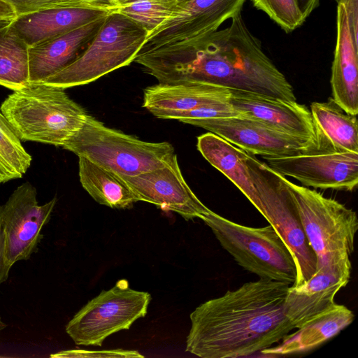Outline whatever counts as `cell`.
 <instances>
[{"mask_svg": "<svg viewBox=\"0 0 358 358\" xmlns=\"http://www.w3.org/2000/svg\"><path fill=\"white\" fill-rule=\"evenodd\" d=\"M196 146L206 160L229 179L264 217L247 165L248 153L209 131L198 136Z\"/></svg>", "mask_w": 358, "mask_h": 358, "instance_id": "7402d4cb", "label": "cell"}, {"mask_svg": "<svg viewBox=\"0 0 358 358\" xmlns=\"http://www.w3.org/2000/svg\"><path fill=\"white\" fill-rule=\"evenodd\" d=\"M343 5L346 10L353 42L358 48V0H335Z\"/></svg>", "mask_w": 358, "mask_h": 358, "instance_id": "4dcf8cb0", "label": "cell"}, {"mask_svg": "<svg viewBox=\"0 0 358 358\" xmlns=\"http://www.w3.org/2000/svg\"><path fill=\"white\" fill-rule=\"evenodd\" d=\"M201 219L220 245L245 270L261 279L292 285L296 277L293 256L270 224L250 227L232 222L209 210Z\"/></svg>", "mask_w": 358, "mask_h": 358, "instance_id": "8992f818", "label": "cell"}, {"mask_svg": "<svg viewBox=\"0 0 358 358\" xmlns=\"http://www.w3.org/2000/svg\"><path fill=\"white\" fill-rule=\"evenodd\" d=\"M353 312L343 304L335 303L313 317L296 331L288 334L277 345L260 352L270 357L287 356L309 352L332 338L354 320Z\"/></svg>", "mask_w": 358, "mask_h": 358, "instance_id": "44dd1931", "label": "cell"}, {"mask_svg": "<svg viewBox=\"0 0 358 358\" xmlns=\"http://www.w3.org/2000/svg\"><path fill=\"white\" fill-rule=\"evenodd\" d=\"M276 173L292 177L306 187L352 192L358 184V153L314 149L299 154L263 156Z\"/></svg>", "mask_w": 358, "mask_h": 358, "instance_id": "30bf717a", "label": "cell"}, {"mask_svg": "<svg viewBox=\"0 0 358 358\" xmlns=\"http://www.w3.org/2000/svg\"><path fill=\"white\" fill-rule=\"evenodd\" d=\"M317 259V269L350 262L358 229L356 212L283 176Z\"/></svg>", "mask_w": 358, "mask_h": 358, "instance_id": "5b68a950", "label": "cell"}, {"mask_svg": "<svg viewBox=\"0 0 358 358\" xmlns=\"http://www.w3.org/2000/svg\"><path fill=\"white\" fill-rule=\"evenodd\" d=\"M115 4L118 6V4L125 1L126 0H112ZM180 2L186 1L187 0H178Z\"/></svg>", "mask_w": 358, "mask_h": 358, "instance_id": "8d00e7d4", "label": "cell"}, {"mask_svg": "<svg viewBox=\"0 0 358 358\" xmlns=\"http://www.w3.org/2000/svg\"><path fill=\"white\" fill-rule=\"evenodd\" d=\"M228 88L203 83H161L147 87L143 106L160 119L176 120L197 108L229 102Z\"/></svg>", "mask_w": 358, "mask_h": 358, "instance_id": "e0dca14e", "label": "cell"}, {"mask_svg": "<svg viewBox=\"0 0 358 358\" xmlns=\"http://www.w3.org/2000/svg\"><path fill=\"white\" fill-rule=\"evenodd\" d=\"M62 148L120 176H135L162 168L177 155L169 142H148L106 127L87 115L83 127Z\"/></svg>", "mask_w": 358, "mask_h": 358, "instance_id": "277c9868", "label": "cell"}, {"mask_svg": "<svg viewBox=\"0 0 358 358\" xmlns=\"http://www.w3.org/2000/svg\"><path fill=\"white\" fill-rule=\"evenodd\" d=\"M10 268L6 261L4 236L0 227V285L8 279Z\"/></svg>", "mask_w": 358, "mask_h": 358, "instance_id": "1f68e13d", "label": "cell"}, {"mask_svg": "<svg viewBox=\"0 0 358 358\" xmlns=\"http://www.w3.org/2000/svg\"><path fill=\"white\" fill-rule=\"evenodd\" d=\"M31 160V156L0 112V166L11 180L20 178L29 168Z\"/></svg>", "mask_w": 358, "mask_h": 358, "instance_id": "4316f807", "label": "cell"}, {"mask_svg": "<svg viewBox=\"0 0 358 358\" xmlns=\"http://www.w3.org/2000/svg\"><path fill=\"white\" fill-rule=\"evenodd\" d=\"M1 111L21 141L61 147L83 127L88 115L64 89L44 83L14 90Z\"/></svg>", "mask_w": 358, "mask_h": 358, "instance_id": "3957f363", "label": "cell"}, {"mask_svg": "<svg viewBox=\"0 0 358 358\" xmlns=\"http://www.w3.org/2000/svg\"><path fill=\"white\" fill-rule=\"evenodd\" d=\"M147 36L143 27L124 15L112 11L84 52L41 83L66 90L94 82L134 62Z\"/></svg>", "mask_w": 358, "mask_h": 358, "instance_id": "52a82bcc", "label": "cell"}, {"mask_svg": "<svg viewBox=\"0 0 358 358\" xmlns=\"http://www.w3.org/2000/svg\"><path fill=\"white\" fill-rule=\"evenodd\" d=\"M178 0H126L115 12L143 27L148 34L168 18L179 6Z\"/></svg>", "mask_w": 358, "mask_h": 358, "instance_id": "484cf974", "label": "cell"}, {"mask_svg": "<svg viewBox=\"0 0 358 358\" xmlns=\"http://www.w3.org/2000/svg\"><path fill=\"white\" fill-rule=\"evenodd\" d=\"M17 16L14 7L4 0H0V20L12 21Z\"/></svg>", "mask_w": 358, "mask_h": 358, "instance_id": "d6a6232c", "label": "cell"}, {"mask_svg": "<svg viewBox=\"0 0 358 358\" xmlns=\"http://www.w3.org/2000/svg\"><path fill=\"white\" fill-rule=\"evenodd\" d=\"M112 11L78 7L46 8L17 16L10 25L31 47L90 23Z\"/></svg>", "mask_w": 358, "mask_h": 358, "instance_id": "d6986e66", "label": "cell"}, {"mask_svg": "<svg viewBox=\"0 0 358 358\" xmlns=\"http://www.w3.org/2000/svg\"><path fill=\"white\" fill-rule=\"evenodd\" d=\"M29 48L10 23L0 28L1 85L14 91L29 84Z\"/></svg>", "mask_w": 358, "mask_h": 358, "instance_id": "d4e9b609", "label": "cell"}, {"mask_svg": "<svg viewBox=\"0 0 358 358\" xmlns=\"http://www.w3.org/2000/svg\"><path fill=\"white\" fill-rule=\"evenodd\" d=\"M310 110L316 148L358 153L357 115L345 112L332 98L326 102H313Z\"/></svg>", "mask_w": 358, "mask_h": 358, "instance_id": "603a6c76", "label": "cell"}, {"mask_svg": "<svg viewBox=\"0 0 358 358\" xmlns=\"http://www.w3.org/2000/svg\"><path fill=\"white\" fill-rule=\"evenodd\" d=\"M57 202L54 197L38 205L36 189L29 182L20 185L0 206V227L5 241L6 261L10 267L29 259L41 240V230L50 219Z\"/></svg>", "mask_w": 358, "mask_h": 358, "instance_id": "8fae6325", "label": "cell"}, {"mask_svg": "<svg viewBox=\"0 0 358 358\" xmlns=\"http://www.w3.org/2000/svg\"><path fill=\"white\" fill-rule=\"evenodd\" d=\"M134 62L161 83H209L296 101L292 86L263 52L241 12L224 29L182 44L140 52Z\"/></svg>", "mask_w": 358, "mask_h": 358, "instance_id": "6da1fadb", "label": "cell"}, {"mask_svg": "<svg viewBox=\"0 0 358 358\" xmlns=\"http://www.w3.org/2000/svg\"><path fill=\"white\" fill-rule=\"evenodd\" d=\"M147 292L129 287L125 279L88 301L66 325V332L78 345L101 346L109 336L128 330L148 313Z\"/></svg>", "mask_w": 358, "mask_h": 358, "instance_id": "9c48e42d", "label": "cell"}, {"mask_svg": "<svg viewBox=\"0 0 358 358\" xmlns=\"http://www.w3.org/2000/svg\"><path fill=\"white\" fill-rule=\"evenodd\" d=\"M336 43L331 66L332 99L345 112L358 113V48L352 37L345 7L338 5Z\"/></svg>", "mask_w": 358, "mask_h": 358, "instance_id": "ffe728a7", "label": "cell"}, {"mask_svg": "<svg viewBox=\"0 0 358 358\" xmlns=\"http://www.w3.org/2000/svg\"><path fill=\"white\" fill-rule=\"evenodd\" d=\"M351 269V262L322 267L302 285L289 287L284 310L295 329L336 303V294L350 281Z\"/></svg>", "mask_w": 358, "mask_h": 358, "instance_id": "9a60e30c", "label": "cell"}, {"mask_svg": "<svg viewBox=\"0 0 358 358\" xmlns=\"http://www.w3.org/2000/svg\"><path fill=\"white\" fill-rule=\"evenodd\" d=\"M184 123L203 128L253 155L288 156L310 150L316 146L313 141L294 137L244 117L195 119Z\"/></svg>", "mask_w": 358, "mask_h": 358, "instance_id": "4fadbf2b", "label": "cell"}, {"mask_svg": "<svg viewBox=\"0 0 358 358\" xmlns=\"http://www.w3.org/2000/svg\"><path fill=\"white\" fill-rule=\"evenodd\" d=\"M246 0H187L148 34L140 52L182 44L218 29Z\"/></svg>", "mask_w": 358, "mask_h": 358, "instance_id": "7c38bea8", "label": "cell"}, {"mask_svg": "<svg viewBox=\"0 0 358 358\" xmlns=\"http://www.w3.org/2000/svg\"><path fill=\"white\" fill-rule=\"evenodd\" d=\"M120 177L138 201L148 202L163 210L175 212L186 220L201 219L210 210L185 181L177 155L162 168L138 176Z\"/></svg>", "mask_w": 358, "mask_h": 358, "instance_id": "5bb4252c", "label": "cell"}, {"mask_svg": "<svg viewBox=\"0 0 358 358\" xmlns=\"http://www.w3.org/2000/svg\"><path fill=\"white\" fill-rule=\"evenodd\" d=\"M108 15L29 47V83H41L74 62L92 41Z\"/></svg>", "mask_w": 358, "mask_h": 358, "instance_id": "ac0fdd59", "label": "cell"}, {"mask_svg": "<svg viewBox=\"0 0 358 358\" xmlns=\"http://www.w3.org/2000/svg\"><path fill=\"white\" fill-rule=\"evenodd\" d=\"M4 327H5V324L3 323V322L1 321V317H0V331H1V330H2V329H3Z\"/></svg>", "mask_w": 358, "mask_h": 358, "instance_id": "74e56055", "label": "cell"}, {"mask_svg": "<svg viewBox=\"0 0 358 358\" xmlns=\"http://www.w3.org/2000/svg\"><path fill=\"white\" fill-rule=\"evenodd\" d=\"M246 162L264 210V217L280 235L293 256L296 277L292 286L301 285L316 272L317 259L283 176L253 155L248 153Z\"/></svg>", "mask_w": 358, "mask_h": 358, "instance_id": "ba28073f", "label": "cell"}, {"mask_svg": "<svg viewBox=\"0 0 358 358\" xmlns=\"http://www.w3.org/2000/svg\"><path fill=\"white\" fill-rule=\"evenodd\" d=\"M12 21L9 20H0V28H2L5 26L9 24Z\"/></svg>", "mask_w": 358, "mask_h": 358, "instance_id": "d590c367", "label": "cell"}, {"mask_svg": "<svg viewBox=\"0 0 358 358\" xmlns=\"http://www.w3.org/2000/svg\"><path fill=\"white\" fill-rule=\"evenodd\" d=\"M144 356L136 350L123 349H114L99 351H90L84 350H70L58 352L50 355L53 358H70V357H118V358H140Z\"/></svg>", "mask_w": 358, "mask_h": 358, "instance_id": "f546056e", "label": "cell"}, {"mask_svg": "<svg viewBox=\"0 0 358 358\" xmlns=\"http://www.w3.org/2000/svg\"><path fill=\"white\" fill-rule=\"evenodd\" d=\"M15 9L17 16L46 8L78 7L114 11L117 7L112 0H4Z\"/></svg>", "mask_w": 358, "mask_h": 358, "instance_id": "f1b7e54d", "label": "cell"}, {"mask_svg": "<svg viewBox=\"0 0 358 358\" xmlns=\"http://www.w3.org/2000/svg\"><path fill=\"white\" fill-rule=\"evenodd\" d=\"M298 6L306 20L319 5L320 0H296Z\"/></svg>", "mask_w": 358, "mask_h": 358, "instance_id": "836d02e7", "label": "cell"}, {"mask_svg": "<svg viewBox=\"0 0 358 358\" xmlns=\"http://www.w3.org/2000/svg\"><path fill=\"white\" fill-rule=\"evenodd\" d=\"M229 90V102L241 117L259 121L289 135L316 143L311 113L305 105L247 91Z\"/></svg>", "mask_w": 358, "mask_h": 358, "instance_id": "2e32d148", "label": "cell"}, {"mask_svg": "<svg viewBox=\"0 0 358 358\" xmlns=\"http://www.w3.org/2000/svg\"><path fill=\"white\" fill-rule=\"evenodd\" d=\"M11 180L5 171L0 166V184Z\"/></svg>", "mask_w": 358, "mask_h": 358, "instance_id": "e575fe53", "label": "cell"}, {"mask_svg": "<svg viewBox=\"0 0 358 358\" xmlns=\"http://www.w3.org/2000/svg\"><path fill=\"white\" fill-rule=\"evenodd\" d=\"M289 286L259 278L200 304L189 316L185 351L201 358H237L279 343L295 329L284 310Z\"/></svg>", "mask_w": 358, "mask_h": 358, "instance_id": "7a4b0ae2", "label": "cell"}, {"mask_svg": "<svg viewBox=\"0 0 358 358\" xmlns=\"http://www.w3.org/2000/svg\"><path fill=\"white\" fill-rule=\"evenodd\" d=\"M255 7L266 13L285 31L289 33L306 20L296 0H251Z\"/></svg>", "mask_w": 358, "mask_h": 358, "instance_id": "83f0119b", "label": "cell"}, {"mask_svg": "<svg viewBox=\"0 0 358 358\" xmlns=\"http://www.w3.org/2000/svg\"><path fill=\"white\" fill-rule=\"evenodd\" d=\"M79 178L83 187L99 204L127 209L138 201L117 173L83 157H78Z\"/></svg>", "mask_w": 358, "mask_h": 358, "instance_id": "cb8c5ba5", "label": "cell"}]
</instances>
